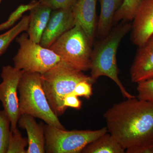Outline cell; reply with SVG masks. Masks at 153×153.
Wrapping results in <instances>:
<instances>
[{"instance_id": "cell-1", "label": "cell", "mask_w": 153, "mask_h": 153, "mask_svg": "<svg viewBox=\"0 0 153 153\" xmlns=\"http://www.w3.org/2000/svg\"><path fill=\"white\" fill-rule=\"evenodd\" d=\"M108 132L126 150L153 143V103L135 97L104 113Z\"/></svg>"}, {"instance_id": "cell-2", "label": "cell", "mask_w": 153, "mask_h": 153, "mask_svg": "<svg viewBox=\"0 0 153 153\" xmlns=\"http://www.w3.org/2000/svg\"><path fill=\"white\" fill-rule=\"evenodd\" d=\"M131 27V23L126 21L115 25L105 37L94 44L91 60L90 76L92 79L96 81L101 76L108 77L117 84L126 99L135 97L127 91L119 78L117 54L121 41L130 32Z\"/></svg>"}, {"instance_id": "cell-3", "label": "cell", "mask_w": 153, "mask_h": 153, "mask_svg": "<svg viewBox=\"0 0 153 153\" xmlns=\"http://www.w3.org/2000/svg\"><path fill=\"white\" fill-rule=\"evenodd\" d=\"M44 92L51 108L57 116L63 114L64 97L71 93L76 85L82 81L95 83L91 76L83 71L61 60L49 71L41 74Z\"/></svg>"}, {"instance_id": "cell-4", "label": "cell", "mask_w": 153, "mask_h": 153, "mask_svg": "<svg viewBox=\"0 0 153 153\" xmlns=\"http://www.w3.org/2000/svg\"><path fill=\"white\" fill-rule=\"evenodd\" d=\"M18 91L21 115H30L42 120L47 124L66 129L49 104L41 74L25 71L19 81Z\"/></svg>"}, {"instance_id": "cell-5", "label": "cell", "mask_w": 153, "mask_h": 153, "mask_svg": "<svg viewBox=\"0 0 153 153\" xmlns=\"http://www.w3.org/2000/svg\"><path fill=\"white\" fill-rule=\"evenodd\" d=\"M93 43L79 25L63 34L49 49L61 60L82 71L90 69Z\"/></svg>"}, {"instance_id": "cell-6", "label": "cell", "mask_w": 153, "mask_h": 153, "mask_svg": "<svg viewBox=\"0 0 153 153\" xmlns=\"http://www.w3.org/2000/svg\"><path fill=\"white\" fill-rule=\"evenodd\" d=\"M16 40L19 45L18 52L13 59L16 69L42 74L61 60L49 48L30 40L27 33H23Z\"/></svg>"}, {"instance_id": "cell-7", "label": "cell", "mask_w": 153, "mask_h": 153, "mask_svg": "<svg viewBox=\"0 0 153 153\" xmlns=\"http://www.w3.org/2000/svg\"><path fill=\"white\" fill-rule=\"evenodd\" d=\"M108 132L104 127L97 130L66 131L44 125L45 151L48 153H79L84 148Z\"/></svg>"}, {"instance_id": "cell-8", "label": "cell", "mask_w": 153, "mask_h": 153, "mask_svg": "<svg viewBox=\"0 0 153 153\" xmlns=\"http://www.w3.org/2000/svg\"><path fill=\"white\" fill-rule=\"evenodd\" d=\"M24 72L8 65L3 66L1 73L2 81L0 84V101L10 120L12 131L17 129L21 116L18 90L19 81Z\"/></svg>"}, {"instance_id": "cell-9", "label": "cell", "mask_w": 153, "mask_h": 153, "mask_svg": "<svg viewBox=\"0 0 153 153\" xmlns=\"http://www.w3.org/2000/svg\"><path fill=\"white\" fill-rule=\"evenodd\" d=\"M73 7L53 10L43 33L40 44L49 47L63 34L76 25Z\"/></svg>"}, {"instance_id": "cell-10", "label": "cell", "mask_w": 153, "mask_h": 153, "mask_svg": "<svg viewBox=\"0 0 153 153\" xmlns=\"http://www.w3.org/2000/svg\"><path fill=\"white\" fill-rule=\"evenodd\" d=\"M132 21L131 41L138 47L153 34V0H143Z\"/></svg>"}, {"instance_id": "cell-11", "label": "cell", "mask_w": 153, "mask_h": 153, "mask_svg": "<svg viewBox=\"0 0 153 153\" xmlns=\"http://www.w3.org/2000/svg\"><path fill=\"white\" fill-rule=\"evenodd\" d=\"M130 74L132 82L136 83L153 77V34L138 47Z\"/></svg>"}, {"instance_id": "cell-12", "label": "cell", "mask_w": 153, "mask_h": 153, "mask_svg": "<svg viewBox=\"0 0 153 153\" xmlns=\"http://www.w3.org/2000/svg\"><path fill=\"white\" fill-rule=\"evenodd\" d=\"M97 1L77 0L73 9L76 25L82 27L93 44L97 28Z\"/></svg>"}, {"instance_id": "cell-13", "label": "cell", "mask_w": 153, "mask_h": 153, "mask_svg": "<svg viewBox=\"0 0 153 153\" xmlns=\"http://www.w3.org/2000/svg\"><path fill=\"white\" fill-rule=\"evenodd\" d=\"M34 118L24 114L21 115L18 124L21 128L25 129L27 134V153H44L46 152L44 125L42 123H37Z\"/></svg>"}, {"instance_id": "cell-14", "label": "cell", "mask_w": 153, "mask_h": 153, "mask_svg": "<svg viewBox=\"0 0 153 153\" xmlns=\"http://www.w3.org/2000/svg\"><path fill=\"white\" fill-rule=\"evenodd\" d=\"M52 10L40 2L30 10L27 34L30 40L40 44L44 30L49 22Z\"/></svg>"}, {"instance_id": "cell-15", "label": "cell", "mask_w": 153, "mask_h": 153, "mask_svg": "<svg viewBox=\"0 0 153 153\" xmlns=\"http://www.w3.org/2000/svg\"><path fill=\"white\" fill-rule=\"evenodd\" d=\"M124 0H99L100 12L97 21L96 34L98 40L105 37L114 27L115 14Z\"/></svg>"}, {"instance_id": "cell-16", "label": "cell", "mask_w": 153, "mask_h": 153, "mask_svg": "<svg viewBox=\"0 0 153 153\" xmlns=\"http://www.w3.org/2000/svg\"><path fill=\"white\" fill-rule=\"evenodd\" d=\"M126 149L108 132L84 148L83 153H124Z\"/></svg>"}, {"instance_id": "cell-17", "label": "cell", "mask_w": 153, "mask_h": 153, "mask_svg": "<svg viewBox=\"0 0 153 153\" xmlns=\"http://www.w3.org/2000/svg\"><path fill=\"white\" fill-rule=\"evenodd\" d=\"M29 22V16H25L20 22L9 31L0 35V56L5 52L12 41L19 34L24 31H27Z\"/></svg>"}, {"instance_id": "cell-18", "label": "cell", "mask_w": 153, "mask_h": 153, "mask_svg": "<svg viewBox=\"0 0 153 153\" xmlns=\"http://www.w3.org/2000/svg\"><path fill=\"white\" fill-rule=\"evenodd\" d=\"M143 0H124L114 18V25L121 21H132Z\"/></svg>"}, {"instance_id": "cell-19", "label": "cell", "mask_w": 153, "mask_h": 153, "mask_svg": "<svg viewBox=\"0 0 153 153\" xmlns=\"http://www.w3.org/2000/svg\"><path fill=\"white\" fill-rule=\"evenodd\" d=\"M11 133V122L4 110L0 111V153H7Z\"/></svg>"}, {"instance_id": "cell-20", "label": "cell", "mask_w": 153, "mask_h": 153, "mask_svg": "<svg viewBox=\"0 0 153 153\" xmlns=\"http://www.w3.org/2000/svg\"><path fill=\"white\" fill-rule=\"evenodd\" d=\"M27 145V139L22 137L18 128L15 131L11 130L7 153H27L26 148Z\"/></svg>"}, {"instance_id": "cell-21", "label": "cell", "mask_w": 153, "mask_h": 153, "mask_svg": "<svg viewBox=\"0 0 153 153\" xmlns=\"http://www.w3.org/2000/svg\"><path fill=\"white\" fill-rule=\"evenodd\" d=\"M39 3V1H33L27 4H22L12 13L7 20L0 24V31L7 30L13 27L21 19L25 12L30 11Z\"/></svg>"}, {"instance_id": "cell-22", "label": "cell", "mask_w": 153, "mask_h": 153, "mask_svg": "<svg viewBox=\"0 0 153 153\" xmlns=\"http://www.w3.org/2000/svg\"><path fill=\"white\" fill-rule=\"evenodd\" d=\"M137 98L153 103V77L137 83Z\"/></svg>"}, {"instance_id": "cell-23", "label": "cell", "mask_w": 153, "mask_h": 153, "mask_svg": "<svg viewBox=\"0 0 153 153\" xmlns=\"http://www.w3.org/2000/svg\"><path fill=\"white\" fill-rule=\"evenodd\" d=\"M93 83L87 81H82L79 82L72 93L78 97H83L89 99L92 94Z\"/></svg>"}, {"instance_id": "cell-24", "label": "cell", "mask_w": 153, "mask_h": 153, "mask_svg": "<svg viewBox=\"0 0 153 153\" xmlns=\"http://www.w3.org/2000/svg\"><path fill=\"white\" fill-rule=\"evenodd\" d=\"M53 10L74 7L77 0H39Z\"/></svg>"}, {"instance_id": "cell-25", "label": "cell", "mask_w": 153, "mask_h": 153, "mask_svg": "<svg viewBox=\"0 0 153 153\" xmlns=\"http://www.w3.org/2000/svg\"><path fill=\"white\" fill-rule=\"evenodd\" d=\"M82 102L78 98V96L71 93L65 96L63 99V105L66 108L67 107L72 108L79 109L82 107Z\"/></svg>"}, {"instance_id": "cell-26", "label": "cell", "mask_w": 153, "mask_h": 153, "mask_svg": "<svg viewBox=\"0 0 153 153\" xmlns=\"http://www.w3.org/2000/svg\"><path fill=\"white\" fill-rule=\"evenodd\" d=\"M126 153H153V143L126 150Z\"/></svg>"}, {"instance_id": "cell-27", "label": "cell", "mask_w": 153, "mask_h": 153, "mask_svg": "<svg viewBox=\"0 0 153 153\" xmlns=\"http://www.w3.org/2000/svg\"><path fill=\"white\" fill-rule=\"evenodd\" d=\"M2 0H0V4H1V2Z\"/></svg>"}]
</instances>
